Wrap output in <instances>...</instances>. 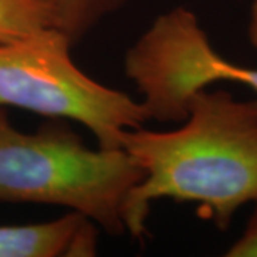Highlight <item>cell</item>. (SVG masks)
<instances>
[{
	"instance_id": "8",
	"label": "cell",
	"mask_w": 257,
	"mask_h": 257,
	"mask_svg": "<svg viewBox=\"0 0 257 257\" xmlns=\"http://www.w3.org/2000/svg\"><path fill=\"white\" fill-rule=\"evenodd\" d=\"M227 79L230 83H239L257 94V69L240 64L231 63L227 70Z\"/></svg>"
},
{
	"instance_id": "3",
	"label": "cell",
	"mask_w": 257,
	"mask_h": 257,
	"mask_svg": "<svg viewBox=\"0 0 257 257\" xmlns=\"http://www.w3.org/2000/svg\"><path fill=\"white\" fill-rule=\"evenodd\" d=\"M73 46L57 28L0 43V107L76 121L100 147H121L124 130L149 121L146 110L127 93L84 73L72 59Z\"/></svg>"
},
{
	"instance_id": "2",
	"label": "cell",
	"mask_w": 257,
	"mask_h": 257,
	"mask_svg": "<svg viewBox=\"0 0 257 257\" xmlns=\"http://www.w3.org/2000/svg\"><path fill=\"white\" fill-rule=\"evenodd\" d=\"M143 177L121 147L90 149L60 119L25 133L0 107V202L64 207L123 236L128 194Z\"/></svg>"
},
{
	"instance_id": "1",
	"label": "cell",
	"mask_w": 257,
	"mask_h": 257,
	"mask_svg": "<svg viewBox=\"0 0 257 257\" xmlns=\"http://www.w3.org/2000/svg\"><path fill=\"white\" fill-rule=\"evenodd\" d=\"M121 149L145 173L124 210L126 231L136 240L146 237L150 206L160 199L197 204L219 230L257 200V99L206 87L189 100L182 126L127 128Z\"/></svg>"
},
{
	"instance_id": "5",
	"label": "cell",
	"mask_w": 257,
	"mask_h": 257,
	"mask_svg": "<svg viewBox=\"0 0 257 257\" xmlns=\"http://www.w3.org/2000/svg\"><path fill=\"white\" fill-rule=\"evenodd\" d=\"M57 28V0H0V43Z\"/></svg>"
},
{
	"instance_id": "9",
	"label": "cell",
	"mask_w": 257,
	"mask_h": 257,
	"mask_svg": "<svg viewBox=\"0 0 257 257\" xmlns=\"http://www.w3.org/2000/svg\"><path fill=\"white\" fill-rule=\"evenodd\" d=\"M247 36L251 46L257 50V0L251 2L250 8V19H248Z\"/></svg>"
},
{
	"instance_id": "6",
	"label": "cell",
	"mask_w": 257,
	"mask_h": 257,
	"mask_svg": "<svg viewBox=\"0 0 257 257\" xmlns=\"http://www.w3.org/2000/svg\"><path fill=\"white\" fill-rule=\"evenodd\" d=\"M130 0H57V29L77 45L104 19L127 6Z\"/></svg>"
},
{
	"instance_id": "7",
	"label": "cell",
	"mask_w": 257,
	"mask_h": 257,
	"mask_svg": "<svg viewBox=\"0 0 257 257\" xmlns=\"http://www.w3.org/2000/svg\"><path fill=\"white\" fill-rule=\"evenodd\" d=\"M253 204L247 224L241 236L226 251L227 257H257V200Z\"/></svg>"
},
{
	"instance_id": "4",
	"label": "cell",
	"mask_w": 257,
	"mask_h": 257,
	"mask_svg": "<svg viewBox=\"0 0 257 257\" xmlns=\"http://www.w3.org/2000/svg\"><path fill=\"white\" fill-rule=\"evenodd\" d=\"M99 227L76 211L50 221L0 226V257H92Z\"/></svg>"
}]
</instances>
